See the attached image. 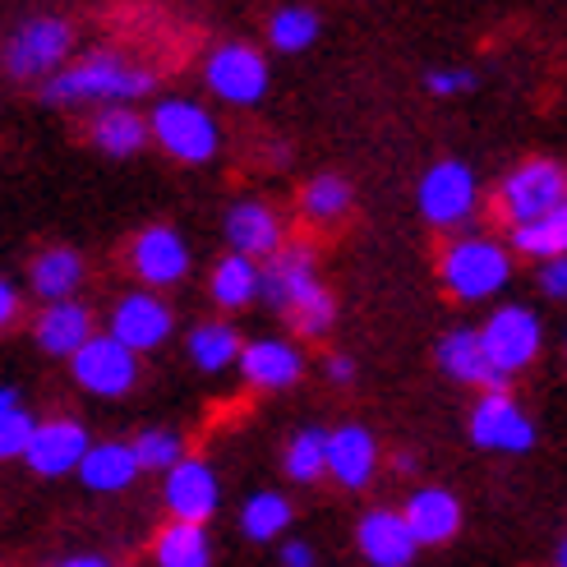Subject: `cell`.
<instances>
[{
	"instance_id": "cell-1",
	"label": "cell",
	"mask_w": 567,
	"mask_h": 567,
	"mask_svg": "<svg viewBox=\"0 0 567 567\" xmlns=\"http://www.w3.org/2000/svg\"><path fill=\"white\" fill-rule=\"evenodd\" d=\"M144 93H153V74L144 65H130L116 51H93L42 83V102L51 106H79V102L130 106Z\"/></svg>"
},
{
	"instance_id": "cell-2",
	"label": "cell",
	"mask_w": 567,
	"mask_h": 567,
	"mask_svg": "<svg viewBox=\"0 0 567 567\" xmlns=\"http://www.w3.org/2000/svg\"><path fill=\"white\" fill-rule=\"evenodd\" d=\"M563 198H567V166L554 157H526L503 176L494 194V213L507 231H517V226H530L535 217L554 213Z\"/></svg>"
},
{
	"instance_id": "cell-3",
	"label": "cell",
	"mask_w": 567,
	"mask_h": 567,
	"mask_svg": "<svg viewBox=\"0 0 567 567\" xmlns=\"http://www.w3.org/2000/svg\"><path fill=\"white\" fill-rule=\"evenodd\" d=\"M439 277L457 300H489L507 287L513 259H507V249L489 236H462V240H452L443 249Z\"/></svg>"
},
{
	"instance_id": "cell-4",
	"label": "cell",
	"mask_w": 567,
	"mask_h": 567,
	"mask_svg": "<svg viewBox=\"0 0 567 567\" xmlns=\"http://www.w3.org/2000/svg\"><path fill=\"white\" fill-rule=\"evenodd\" d=\"M148 138H157L162 153H172L176 162H213L221 148V130L213 121V111L185 97H166L148 116Z\"/></svg>"
},
{
	"instance_id": "cell-5",
	"label": "cell",
	"mask_w": 567,
	"mask_h": 567,
	"mask_svg": "<svg viewBox=\"0 0 567 567\" xmlns=\"http://www.w3.org/2000/svg\"><path fill=\"white\" fill-rule=\"evenodd\" d=\"M415 204L424 213V221L439 226V231H452V226H466L475 204H480V181L466 162L457 157H443L434 162L430 172L420 176V194H415Z\"/></svg>"
},
{
	"instance_id": "cell-6",
	"label": "cell",
	"mask_w": 567,
	"mask_h": 567,
	"mask_svg": "<svg viewBox=\"0 0 567 567\" xmlns=\"http://www.w3.org/2000/svg\"><path fill=\"white\" fill-rule=\"evenodd\" d=\"M70 51H74V28L65 19H55V14H42V19H28L10 38L6 70L14 79H42V74L51 79V74L65 70Z\"/></svg>"
},
{
	"instance_id": "cell-7",
	"label": "cell",
	"mask_w": 567,
	"mask_h": 567,
	"mask_svg": "<svg viewBox=\"0 0 567 567\" xmlns=\"http://www.w3.org/2000/svg\"><path fill=\"white\" fill-rule=\"evenodd\" d=\"M540 342H545L540 319H535L526 305H503V309L489 315V323L480 328V347H485L489 364L503 379H513L517 370H526V364L540 355Z\"/></svg>"
},
{
	"instance_id": "cell-8",
	"label": "cell",
	"mask_w": 567,
	"mask_h": 567,
	"mask_svg": "<svg viewBox=\"0 0 567 567\" xmlns=\"http://www.w3.org/2000/svg\"><path fill=\"white\" fill-rule=\"evenodd\" d=\"M204 79H208L213 97L231 102V106H249L268 93V61L245 42H226L208 55Z\"/></svg>"
},
{
	"instance_id": "cell-9",
	"label": "cell",
	"mask_w": 567,
	"mask_h": 567,
	"mask_svg": "<svg viewBox=\"0 0 567 567\" xmlns=\"http://www.w3.org/2000/svg\"><path fill=\"white\" fill-rule=\"evenodd\" d=\"M70 364H74L79 388H89L97 396H125L138 383V355L125 351L116 337H106V332H93L89 342H83V351L70 355Z\"/></svg>"
},
{
	"instance_id": "cell-10",
	"label": "cell",
	"mask_w": 567,
	"mask_h": 567,
	"mask_svg": "<svg viewBox=\"0 0 567 567\" xmlns=\"http://www.w3.org/2000/svg\"><path fill=\"white\" fill-rule=\"evenodd\" d=\"M130 268L148 291H166L185 281L189 272V245L181 240L176 226H144L130 240Z\"/></svg>"
},
{
	"instance_id": "cell-11",
	"label": "cell",
	"mask_w": 567,
	"mask_h": 567,
	"mask_svg": "<svg viewBox=\"0 0 567 567\" xmlns=\"http://www.w3.org/2000/svg\"><path fill=\"white\" fill-rule=\"evenodd\" d=\"M315 259H319L315 245L287 240V245H281L272 259H268V268H259V296H264L272 309H281V315H287V309L300 305L315 287H323Z\"/></svg>"
},
{
	"instance_id": "cell-12",
	"label": "cell",
	"mask_w": 567,
	"mask_h": 567,
	"mask_svg": "<svg viewBox=\"0 0 567 567\" xmlns=\"http://www.w3.org/2000/svg\"><path fill=\"white\" fill-rule=\"evenodd\" d=\"M172 305H166L157 291H130L116 300V309H111V332L125 351H157L166 337H172Z\"/></svg>"
},
{
	"instance_id": "cell-13",
	"label": "cell",
	"mask_w": 567,
	"mask_h": 567,
	"mask_svg": "<svg viewBox=\"0 0 567 567\" xmlns=\"http://www.w3.org/2000/svg\"><path fill=\"white\" fill-rule=\"evenodd\" d=\"M471 439L485 452H530L535 424L507 392H485L471 411Z\"/></svg>"
},
{
	"instance_id": "cell-14",
	"label": "cell",
	"mask_w": 567,
	"mask_h": 567,
	"mask_svg": "<svg viewBox=\"0 0 567 567\" xmlns=\"http://www.w3.org/2000/svg\"><path fill=\"white\" fill-rule=\"evenodd\" d=\"M162 498H166V513L172 522H189V526H204L213 513H217V475L208 462L198 457H185L166 471V485H162Z\"/></svg>"
},
{
	"instance_id": "cell-15",
	"label": "cell",
	"mask_w": 567,
	"mask_h": 567,
	"mask_svg": "<svg viewBox=\"0 0 567 567\" xmlns=\"http://www.w3.org/2000/svg\"><path fill=\"white\" fill-rule=\"evenodd\" d=\"M93 443H89V430H83L79 420H47V424H38L33 430V443H28V452H23V462L33 466L38 475H70V471H79V462H83V452H89Z\"/></svg>"
},
{
	"instance_id": "cell-16",
	"label": "cell",
	"mask_w": 567,
	"mask_h": 567,
	"mask_svg": "<svg viewBox=\"0 0 567 567\" xmlns=\"http://www.w3.org/2000/svg\"><path fill=\"white\" fill-rule=\"evenodd\" d=\"M226 240H231V254H240V259H272L287 245V231H281V217L268 204L240 198L226 213Z\"/></svg>"
},
{
	"instance_id": "cell-17",
	"label": "cell",
	"mask_w": 567,
	"mask_h": 567,
	"mask_svg": "<svg viewBox=\"0 0 567 567\" xmlns=\"http://www.w3.org/2000/svg\"><path fill=\"white\" fill-rule=\"evenodd\" d=\"M355 545H360L364 563H374V567H411L415 549H420L415 535L402 522V513H388V507H374V513L360 517Z\"/></svg>"
},
{
	"instance_id": "cell-18",
	"label": "cell",
	"mask_w": 567,
	"mask_h": 567,
	"mask_svg": "<svg viewBox=\"0 0 567 567\" xmlns=\"http://www.w3.org/2000/svg\"><path fill=\"white\" fill-rule=\"evenodd\" d=\"M379 471V443L364 424H342L328 434V475L342 489H364Z\"/></svg>"
},
{
	"instance_id": "cell-19",
	"label": "cell",
	"mask_w": 567,
	"mask_h": 567,
	"mask_svg": "<svg viewBox=\"0 0 567 567\" xmlns=\"http://www.w3.org/2000/svg\"><path fill=\"white\" fill-rule=\"evenodd\" d=\"M439 370L452 374L457 383L471 388H485V392H507V379L489 364L485 347H480V332L475 328H457L439 342Z\"/></svg>"
},
{
	"instance_id": "cell-20",
	"label": "cell",
	"mask_w": 567,
	"mask_h": 567,
	"mask_svg": "<svg viewBox=\"0 0 567 567\" xmlns=\"http://www.w3.org/2000/svg\"><path fill=\"white\" fill-rule=\"evenodd\" d=\"M402 522H406V530L415 535V545L424 549V545H447L452 535L462 530V503L452 498L447 489H415L411 498H406V513H402Z\"/></svg>"
},
{
	"instance_id": "cell-21",
	"label": "cell",
	"mask_w": 567,
	"mask_h": 567,
	"mask_svg": "<svg viewBox=\"0 0 567 567\" xmlns=\"http://www.w3.org/2000/svg\"><path fill=\"white\" fill-rule=\"evenodd\" d=\"M240 374L249 388H264V392H277V388H291L300 374H305V360L291 342H277V337H264V342H249L240 347Z\"/></svg>"
},
{
	"instance_id": "cell-22",
	"label": "cell",
	"mask_w": 567,
	"mask_h": 567,
	"mask_svg": "<svg viewBox=\"0 0 567 567\" xmlns=\"http://www.w3.org/2000/svg\"><path fill=\"white\" fill-rule=\"evenodd\" d=\"M38 347L47 355H74L83 351V342L93 337V309L79 300H61V305H42L38 315Z\"/></svg>"
},
{
	"instance_id": "cell-23",
	"label": "cell",
	"mask_w": 567,
	"mask_h": 567,
	"mask_svg": "<svg viewBox=\"0 0 567 567\" xmlns=\"http://www.w3.org/2000/svg\"><path fill=\"white\" fill-rule=\"evenodd\" d=\"M79 480L97 494H121L138 480V462L130 443H93L79 462Z\"/></svg>"
},
{
	"instance_id": "cell-24",
	"label": "cell",
	"mask_w": 567,
	"mask_h": 567,
	"mask_svg": "<svg viewBox=\"0 0 567 567\" xmlns=\"http://www.w3.org/2000/svg\"><path fill=\"white\" fill-rule=\"evenodd\" d=\"M83 259L79 249H42L33 259V272H28V281H33V296H42V305H61V300H74V291L83 287Z\"/></svg>"
},
{
	"instance_id": "cell-25",
	"label": "cell",
	"mask_w": 567,
	"mask_h": 567,
	"mask_svg": "<svg viewBox=\"0 0 567 567\" xmlns=\"http://www.w3.org/2000/svg\"><path fill=\"white\" fill-rule=\"evenodd\" d=\"M89 138H93V148H102L106 157H134L148 144V121L130 106H111V111H97L93 116Z\"/></svg>"
},
{
	"instance_id": "cell-26",
	"label": "cell",
	"mask_w": 567,
	"mask_h": 567,
	"mask_svg": "<svg viewBox=\"0 0 567 567\" xmlns=\"http://www.w3.org/2000/svg\"><path fill=\"white\" fill-rule=\"evenodd\" d=\"M157 567H208L213 563V545H208V530L204 526H189V522H166L157 530Z\"/></svg>"
},
{
	"instance_id": "cell-27",
	"label": "cell",
	"mask_w": 567,
	"mask_h": 567,
	"mask_svg": "<svg viewBox=\"0 0 567 567\" xmlns=\"http://www.w3.org/2000/svg\"><path fill=\"white\" fill-rule=\"evenodd\" d=\"M208 291L221 309H245L249 300H259V264L240 259V254H226L208 277Z\"/></svg>"
},
{
	"instance_id": "cell-28",
	"label": "cell",
	"mask_w": 567,
	"mask_h": 567,
	"mask_svg": "<svg viewBox=\"0 0 567 567\" xmlns=\"http://www.w3.org/2000/svg\"><path fill=\"white\" fill-rule=\"evenodd\" d=\"M513 249L517 254H530V259H567V198L545 213V217H535L530 226H517L513 231Z\"/></svg>"
},
{
	"instance_id": "cell-29",
	"label": "cell",
	"mask_w": 567,
	"mask_h": 567,
	"mask_svg": "<svg viewBox=\"0 0 567 567\" xmlns=\"http://www.w3.org/2000/svg\"><path fill=\"white\" fill-rule=\"evenodd\" d=\"M240 332L231 323H198L189 332V360L198 364L204 374H217V370H231L240 360Z\"/></svg>"
},
{
	"instance_id": "cell-30",
	"label": "cell",
	"mask_w": 567,
	"mask_h": 567,
	"mask_svg": "<svg viewBox=\"0 0 567 567\" xmlns=\"http://www.w3.org/2000/svg\"><path fill=\"white\" fill-rule=\"evenodd\" d=\"M300 208H305L309 221H319V226L342 221L351 213V185L342 176H315L300 194Z\"/></svg>"
},
{
	"instance_id": "cell-31",
	"label": "cell",
	"mask_w": 567,
	"mask_h": 567,
	"mask_svg": "<svg viewBox=\"0 0 567 567\" xmlns=\"http://www.w3.org/2000/svg\"><path fill=\"white\" fill-rule=\"evenodd\" d=\"M287 526H291V503L281 498V494L264 489V494L245 498V507H240V530L249 535V540H272V535H281Z\"/></svg>"
},
{
	"instance_id": "cell-32",
	"label": "cell",
	"mask_w": 567,
	"mask_h": 567,
	"mask_svg": "<svg viewBox=\"0 0 567 567\" xmlns=\"http://www.w3.org/2000/svg\"><path fill=\"white\" fill-rule=\"evenodd\" d=\"M287 475L296 485H315L319 475H328V434L323 430H300L291 443H287Z\"/></svg>"
},
{
	"instance_id": "cell-33",
	"label": "cell",
	"mask_w": 567,
	"mask_h": 567,
	"mask_svg": "<svg viewBox=\"0 0 567 567\" xmlns=\"http://www.w3.org/2000/svg\"><path fill=\"white\" fill-rule=\"evenodd\" d=\"M315 38H319V14L305 10V6H281L268 19V42L277 51H305Z\"/></svg>"
},
{
	"instance_id": "cell-34",
	"label": "cell",
	"mask_w": 567,
	"mask_h": 567,
	"mask_svg": "<svg viewBox=\"0 0 567 567\" xmlns=\"http://www.w3.org/2000/svg\"><path fill=\"white\" fill-rule=\"evenodd\" d=\"M130 447H134L138 471H172L176 462H185V443L172 430H144Z\"/></svg>"
},
{
	"instance_id": "cell-35",
	"label": "cell",
	"mask_w": 567,
	"mask_h": 567,
	"mask_svg": "<svg viewBox=\"0 0 567 567\" xmlns=\"http://www.w3.org/2000/svg\"><path fill=\"white\" fill-rule=\"evenodd\" d=\"M287 319H291V328H296L300 337H323V332L337 323V300L328 296V287H315L300 305L287 309Z\"/></svg>"
},
{
	"instance_id": "cell-36",
	"label": "cell",
	"mask_w": 567,
	"mask_h": 567,
	"mask_svg": "<svg viewBox=\"0 0 567 567\" xmlns=\"http://www.w3.org/2000/svg\"><path fill=\"white\" fill-rule=\"evenodd\" d=\"M33 430H38V420L28 415L23 406H14V411L0 415V462L23 457L28 443H33Z\"/></svg>"
},
{
	"instance_id": "cell-37",
	"label": "cell",
	"mask_w": 567,
	"mask_h": 567,
	"mask_svg": "<svg viewBox=\"0 0 567 567\" xmlns=\"http://www.w3.org/2000/svg\"><path fill=\"white\" fill-rule=\"evenodd\" d=\"M424 89H430L434 97H462L475 89V74L471 70H430L424 74Z\"/></svg>"
},
{
	"instance_id": "cell-38",
	"label": "cell",
	"mask_w": 567,
	"mask_h": 567,
	"mask_svg": "<svg viewBox=\"0 0 567 567\" xmlns=\"http://www.w3.org/2000/svg\"><path fill=\"white\" fill-rule=\"evenodd\" d=\"M540 291H545L549 300H567V259L540 264Z\"/></svg>"
},
{
	"instance_id": "cell-39",
	"label": "cell",
	"mask_w": 567,
	"mask_h": 567,
	"mask_svg": "<svg viewBox=\"0 0 567 567\" xmlns=\"http://www.w3.org/2000/svg\"><path fill=\"white\" fill-rule=\"evenodd\" d=\"M14 319H19V291L10 287L6 277H0V332L14 328Z\"/></svg>"
},
{
	"instance_id": "cell-40",
	"label": "cell",
	"mask_w": 567,
	"mask_h": 567,
	"mask_svg": "<svg viewBox=\"0 0 567 567\" xmlns=\"http://www.w3.org/2000/svg\"><path fill=\"white\" fill-rule=\"evenodd\" d=\"M281 567H315V549L291 540V545H281Z\"/></svg>"
},
{
	"instance_id": "cell-41",
	"label": "cell",
	"mask_w": 567,
	"mask_h": 567,
	"mask_svg": "<svg viewBox=\"0 0 567 567\" xmlns=\"http://www.w3.org/2000/svg\"><path fill=\"white\" fill-rule=\"evenodd\" d=\"M328 379H332V383H351V379H355V364H351L347 355H332V360H328Z\"/></svg>"
},
{
	"instance_id": "cell-42",
	"label": "cell",
	"mask_w": 567,
	"mask_h": 567,
	"mask_svg": "<svg viewBox=\"0 0 567 567\" xmlns=\"http://www.w3.org/2000/svg\"><path fill=\"white\" fill-rule=\"evenodd\" d=\"M55 567H111V563H106V558H97V554H79V558L55 563Z\"/></svg>"
},
{
	"instance_id": "cell-43",
	"label": "cell",
	"mask_w": 567,
	"mask_h": 567,
	"mask_svg": "<svg viewBox=\"0 0 567 567\" xmlns=\"http://www.w3.org/2000/svg\"><path fill=\"white\" fill-rule=\"evenodd\" d=\"M14 406H19V392L0 383V415H6V411H14Z\"/></svg>"
},
{
	"instance_id": "cell-44",
	"label": "cell",
	"mask_w": 567,
	"mask_h": 567,
	"mask_svg": "<svg viewBox=\"0 0 567 567\" xmlns=\"http://www.w3.org/2000/svg\"><path fill=\"white\" fill-rule=\"evenodd\" d=\"M396 471H415V457H411V452H396Z\"/></svg>"
},
{
	"instance_id": "cell-45",
	"label": "cell",
	"mask_w": 567,
	"mask_h": 567,
	"mask_svg": "<svg viewBox=\"0 0 567 567\" xmlns=\"http://www.w3.org/2000/svg\"><path fill=\"white\" fill-rule=\"evenodd\" d=\"M554 563H558V567H567V535H563V545H558V554H554Z\"/></svg>"
}]
</instances>
